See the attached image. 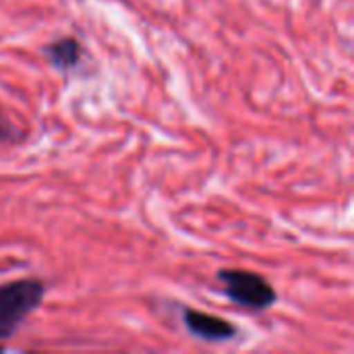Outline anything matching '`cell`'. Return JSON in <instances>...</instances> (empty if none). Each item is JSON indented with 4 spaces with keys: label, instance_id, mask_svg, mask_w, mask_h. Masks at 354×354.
I'll return each instance as SVG.
<instances>
[{
    "label": "cell",
    "instance_id": "6da1fadb",
    "mask_svg": "<svg viewBox=\"0 0 354 354\" xmlns=\"http://www.w3.org/2000/svg\"><path fill=\"white\" fill-rule=\"evenodd\" d=\"M46 284L37 278H21L0 284V340H8L23 322L39 309Z\"/></svg>",
    "mask_w": 354,
    "mask_h": 354
},
{
    "label": "cell",
    "instance_id": "7a4b0ae2",
    "mask_svg": "<svg viewBox=\"0 0 354 354\" xmlns=\"http://www.w3.org/2000/svg\"><path fill=\"white\" fill-rule=\"evenodd\" d=\"M218 280L222 282L224 295L241 309L247 311H268L278 303L276 288L257 272L249 270H220Z\"/></svg>",
    "mask_w": 354,
    "mask_h": 354
},
{
    "label": "cell",
    "instance_id": "3957f363",
    "mask_svg": "<svg viewBox=\"0 0 354 354\" xmlns=\"http://www.w3.org/2000/svg\"><path fill=\"white\" fill-rule=\"evenodd\" d=\"M183 324L189 330V334L205 342H228L239 334L236 326L228 319L197 309H183Z\"/></svg>",
    "mask_w": 354,
    "mask_h": 354
},
{
    "label": "cell",
    "instance_id": "277c9868",
    "mask_svg": "<svg viewBox=\"0 0 354 354\" xmlns=\"http://www.w3.org/2000/svg\"><path fill=\"white\" fill-rule=\"evenodd\" d=\"M44 54L54 68L66 73V71L79 66V62L83 58V46L75 35H64V37L50 41L44 48Z\"/></svg>",
    "mask_w": 354,
    "mask_h": 354
},
{
    "label": "cell",
    "instance_id": "5b68a950",
    "mask_svg": "<svg viewBox=\"0 0 354 354\" xmlns=\"http://www.w3.org/2000/svg\"><path fill=\"white\" fill-rule=\"evenodd\" d=\"M0 353H4V346H0Z\"/></svg>",
    "mask_w": 354,
    "mask_h": 354
}]
</instances>
